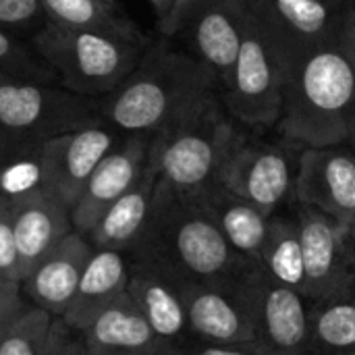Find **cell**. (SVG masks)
<instances>
[{
	"instance_id": "1",
	"label": "cell",
	"mask_w": 355,
	"mask_h": 355,
	"mask_svg": "<svg viewBox=\"0 0 355 355\" xmlns=\"http://www.w3.org/2000/svg\"><path fill=\"white\" fill-rule=\"evenodd\" d=\"M189 283H235L248 262L227 243L198 196H181L156 183L150 223L129 254Z\"/></svg>"
},
{
	"instance_id": "2",
	"label": "cell",
	"mask_w": 355,
	"mask_h": 355,
	"mask_svg": "<svg viewBox=\"0 0 355 355\" xmlns=\"http://www.w3.org/2000/svg\"><path fill=\"white\" fill-rule=\"evenodd\" d=\"M212 71L196 56L148 46L139 64L110 92L102 116L125 135H154L214 89Z\"/></svg>"
},
{
	"instance_id": "3",
	"label": "cell",
	"mask_w": 355,
	"mask_h": 355,
	"mask_svg": "<svg viewBox=\"0 0 355 355\" xmlns=\"http://www.w3.org/2000/svg\"><path fill=\"white\" fill-rule=\"evenodd\" d=\"M355 108V64L339 40L322 44L287 67L281 133L304 148H331L349 139Z\"/></svg>"
},
{
	"instance_id": "4",
	"label": "cell",
	"mask_w": 355,
	"mask_h": 355,
	"mask_svg": "<svg viewBox=\"0 0 355 355\" xmlns=\"http://www.w3.org/2000/svg\"><path fill=\"white\" fill-rule=\"evenodd\" d=\"M237 135L212 92L150 137L148 164L164 187L181 196H200L218 185Z\"/></svg>"
},
{
	"instance_id": "5",
	"label": "cell",
	"mask_w": 355,
	"mask_h": 355,
	"mask_svg": "<svg viewBox=\"0 0 355 355\" xmlns=\"http://www.w3.org/2000/svg\"><path fill=\"white\" fill-rule=\"evenodd\" d=\"M148 40L106 31L67 29L44 23L33 35V50L77 96L110 94L141 60Z\"/></svg>"
},
{
	"instance_id": "6",
	"label": "cell",
	"mask_w": 355,
	"mask_h": 355,
	"mask_svg": "<svg viewBox=\"0 0 355 355\" xmlns=\"http://www.w3.org/2000/svg\"><path fill=\"white\" fill-rule=\"evenodd\" d=\"M96 121L83 96L0 73V150L6 154L35 148Z\"/></svg>"
},
{
	"instance_id": "7",
	"label": "cell",
	"mask_w": 355,
	"mask_h": 355,
	"mask_svg": "<svg viewBox=\"0 0 355 355\" xmlns=\"http://www.w3.org/2000/svg\"><path fill=\"white\" fill-rule=\"evenodd\" d=\"M285 77V58L264 35L250 10L237 60L220 83L227 112L248 127L279 125L283 114Z\"/></svg>"
},
{
	"instance_id": "8",
	"label": "cell",
	"mask_w": 355,
	"mask_h": 355,
	"mask_svg": "<svg viewBox=\"0 0 355 355\" xmlns=\"http://www.w3.org/2000/svg\"><path fill=\"white\" fill-rule=\"evenodd\" d=\"M254 331V345L264 355L308 354L310 302L295 289L275 281L256 260L235 279Z\"/></svg>"
},
{
	"instance_id": "9",
	"label": "cell",
	"mask_w": 355,
	"mask_h": 355,
	"mask_svg": "<svg viewBox=\"0 0 355 355\" xmlns=\"http://www.w3.org/2000/svg\"><path fill=\"white\" fill-rule=\"evenodd\" d=\"M116 144L114 129L98 121L40 144V189L71 212L92 173Z\"/></svg>"
},
{
	"instance_id": "10",
	"label": "cell",
	"mask_w": 355,
	"mask_h": 355,
	"mask_svg": "<svg viewBox=\"0 0 355 355\" xmlns=\"http://www.w3.org/2000/svg\"><path fill=\"white\" fill-rule=\"evenodd\" d=\"M297 229L304 252L306 300H329L355 287V241L349 229L320 210L300 206Z\"/></svg>"
},
{
	"instance_id": "11",
	"label": "cell",
	"mask_w": 355,
	"mask_h": 355,
	"mask_svg": "<svg viewBox=\"0 0 355 355\" xmlns=\"http://www.w3.org/2000/svg\"><path fill=\"white\" fill-rule=\"evenodd\" d=\"M295 168L291 154L277 144L237 135L218 185L248 200L264 214L275 216L281 204L293 193Z\"/></svg>"
},
{
	"instance_id": "12",
	"label": "cell",
	"mask_w": 355,
	"mask_h": 355,
	"mask_svg": "<svg viewBox=\"0 0 355 355\" xmlns=\"http://www.w3.org/2000/svg\"><path fill=\"white\" fill-rule=\"evenodd\" d=\"M248 4L287 67L297 56L339 40L345 8L329 0H248Z\"/></svg>"
},
{
	"instance_id": "13",
	"label": "cell",
	"mask_w": 355,
	"mask_h": 355,
	"mask_svg": "<svg viewBox=\"0 0 355 355\" xmlns=\"http://www.w3.org/2000/svg\"><path fill=\"white\" fill-rule=\"evenodd\" d=\"M293 196L300 206L349 223L355 210V154L331 148H304L297 158Z\"/></svg>"
},
{
	"instance_id": "14",
	"label": "cell",
	"mask_w": 355,
	"mask_h": 355,
	"mask_svg": "<svg viewBox=\"0 0 355 355\" xmlns=\"http://www.w3.org/2000/svg\"><path fill=\"white\" fill-rule=\"evenodd\" d=\"M148 152L150 135H127L100 160L79 202L71 210L77 233L87 235L106 210L141 179L148 166Z\"/></svg>"
},
{
	"instance_id": "15",
	"label": "cell",
	"mask_w": 355,
	"mask_h": 355,
	"mask_svg": "<svg viewBox=\"0 0 355 355\" xmlns=\"http://www.w3.org/2000/svg\"><path fill=\"white\" fill-rule=\"evenodd\" d=\"M189 335L198 343H254L252 320L235 283L179 281Z\"/></svg>"
},
{
	"instance_id": "16",
	"label": "cell",
	"mask_w": 355,
	"mask_h": 355,
	"mask_svg": "<svg viewBox=\"0 0 355 355\" xmlns=\"http://www.w3.org/2000/svg\"><path fill=\"white\" fill-rule=\"evenodd\" d=\"M250 21L248 0H204L181 33H187L196 58L204 62L216 83L233 69Z\"/></svg>"
},
{
	"instance_id": "17",
	"label": "cell",
	"mask_w": 355,
	"mask_h": 355,
	"mask_svg": "<svg viewBox=\"0 0 355 355\" xmlns=\"http://www.w3.org/2000/svg\"><path fill=\"white\" fill-rule=\"evenodd\" d=\"M94 254L89 239L77 231L69 233L23 281L21 291L25 300L60 318L71 306L79 287L81 275Z\"/></svg>"
},
{
	"instance_id": "18",
	"label": "cell",
	"mask_w": 355,
	"mask_h": 355,
	"mask_svg": "<svg viewBox=\"0 0 355 355\" xmlns=\"http://www.w3.org/2000/svg\"><path fill=\"white\" fill-rule=\"evenodd\" d=\"M8 202L19 252V279L23 281L75 229L71 212L40 187Z\"/></svg>"
},
{
	"instance_id": "19",
	"label": "cell",
	"mask_w": 355,
	"mask_h": 355,
	"mask_svg": "<svg viewBox=\"0 0 355 355\" xmlns=\"http://www.w3.org/2000/svg\"><path fill=\"white\" fill-rule=\"evenodd\" d=\"M127 293L152 327L154 335L175 347L185 349L191 343L187 314L179 281L146 262L131 260Z\"/></svg>"
},
{
	"instance_id": "20",
	"label": "cell",
	"mask_w": 355,
	"mask_h": 355,
	"mask_svg": "<svg viewBox=\"0 0 355 355\" xmlns=\"http://www.w3.org/2000/svg\"><path fill=\"white\" fill-rule=\"evenodd\" d=\"M87 355L139 354L162 345L137 304L125 291L104 306L81 331Z\"/></svg>"
},
{
	"instance_id": "21",
	"label": "cell",
	"mask_w": 355,
	"mask_h": 355,
	"mask_svg": "<svg viewBox=\"0 0 355 355\" xmlns=\"http://www.w3.org/2000/svg\"><path fill=\"white\" fill-rule=\"evenodd\" d=\"M156 183V173L148 164L141 179L123 198H119L98 220V225L85 235L89 243L96 250H114L131 254L150 223Z\"/></svg>"
},
{
	"instance_id": "22",
	"label": "cell",
	"mask_w": 355,
	"mask_h": 355,
	"mask_svg": "<svg viewBox=\"0 0 355 355\" xmlns=\"http://www.w3.org/2000/svg\"><path fill=\"white\" fill-rule=\"evenodd\" d=\"M131 272V260L123 252L114 250H96L81 275L79 287L67 312L60 320L73 331L81 333L92 318L108 306L114 297L127 291Z\"/></svg>"
},
{
	"instance_id": "23",
	"label": "cell",
	"mask_w": 355,
	"mask_h": 355,
	"mask_svg": "<svg viewBox=\"0 0 355 355\" xmlns=\"http://www.w3.org/2000/svg\"><path fill=\"white\" fill-rule=\"evenodd\" d=\"M198 198L210 212L214 225L233 248V252L245 260H258L272 216L264 214L248 200L227 191L223 185H214Z\"/></svg>"
},
{
	"instance_id": "24",
	"label": "cell",
	"mask_w": 355,
	"mask_h": 355,
	"mask_svg": "<svg viewBox=\"0 0 355 355\" xmlns=\"http://www.w3.org/2000/svg\"><path fill=\"white\" fill-rule=\"evenodd\" d=\"M308 354L355 355V287L310 304Z\"/></svg>"
},
{
	"instance_id": "25",
	"label": "cell",
	"mask_w": 355,
	"mask_h": 355,
	"mask_svg": "<svg viewBox=\"0 0 355 355\" xmlns=\"http://www.w3.org/2000/svg\"><path fill=\"white\" fill-rule=\"evenodd\" d=\"M46 23L67 29H89L146 40L139 27L127 19L116 4L106 0H42Z\"/></svg>"
},
{
	"instance_id": "26",
	"label": "cell",
	"mask_w": 355,
	"mask_h": 355,
	"mask_svg": "<svg viewBox=\"0 0 355 355\" xmlns=\"http://www.w3.org/2000/svg\"><path fill=\"white\" fill-rule=\"evenodd\" d=\"M275 281L285 287H291L304 295L306 291V272H304V252L295 218L272 216L270 229L256 260ZM306 297V295H304Z\"/></svg>"
},
{
	"instance_id": "27",
	"label": "cell",
	"mask_w": 355,
	"mask_h": 355,
	"mask_svg": "<svg viewBox=\"0 0 355 355\" xmlns=\"http://www.w3.org/2000/svg\"><path fill=\"white\" fill-rule=\"evenodd\" d=\"M54 316L27 306L0 337V355H42Z\"/></svg>"
},
{
	"instance_id": "28",
	"label": "cell",
	"mask_w": 355,
	"mask_h": 355,
	"mask_svg": "<svg viewBox=\"0 0 355 355\" xmlns=\"http://www.w3.org/2000/svg\"><path fill=\"white\" fill-rule=\"evenodd\" d=\"M0 73L50 83L56 79V73L37 56L33 54L25 44L15 40V35L0 27Z\"/></svg>"
},
{
	"instance_id": "29",
	"label": "cell",
	"mask_w": 355,
	"mask_h": 355,
	"mask_svg": "<svg viewBox=\"0 0 355 355\" xmlns=\"http://www.w3.org/2000/svg\"><path fill=\"white\" fill-rule=\"evenodd\" d=\"M40 187V154L37 146L8 154L0 162V193L17 198Z\"/></svg>"
},
{
	"instance_id": "30",
	"label": "cell",
	"mask_w": 355,
	"mask_h": 355,
	"mask_svg": "<svg viewBox=\"0 0 355 355\" xmlns=\"http://www.w3.org/2000/svg\"><path fill=\"white\" fill-rule=\"evenodd\" d=\"M46 23L42 0H0V27L6 31Z\"/></svg>"
},
{
	"instance_id": "31",
	"label": "cell",
	"mask_w": 355,
	"mask_h": 355,
	"mask_svg": "<svg viewBox=\"0 0 355 355\" xmlns=\"http://www.w3.org/2000/svg\"><path fill=\"white\" fill-rule=\"evenodd\" d=\"M0 275L10 277V279L21 283V279H19V252H17L10 202L2 193H0Z\"/></svg>"
},
{
	"instance_id": "32",
	"label": "cell",
	"mask_w": 355,
	"mask_h": 355,
	"mask_svg": "<svg viewBox=\"0 0 355 355\" xmlns=\"http://www.w3.org/2000/svg\"><path fill=\"white\" fill-rule=\"evenodd\" d=\"M42 355H87V349L81 333L67 327L60 318H54Z\"/></svg>"
},
{
	"instance_id": "33",
	"label": "cell",
	"mask_w": 355,
	"mask_h": 355,
	"mask_svg": "<svg viewBox=\"0 0 355 355\" xmlns=\"http://www.w3.org/2000/svg\"><path fill=\"white\" fill-rule=\"evenodd\" d=\"M27 306L29 302L21 291V283L0 275V337Z\"/></svg>"
},
{
	"instance_id": "34",
	"label": "cell",
	"mask_w": 355,
	"mask_h": 355,
	"mask_svg": "<svg viewBox=\"0 0 355 355\" xmlns=\"http://www.w3.org/2000/svg\"><path fill=\"white\" fill-rule=\"evenodd\" d=\"M204 0H173L166 17L158 23V29L162 35L171 37L177 35L185 29V25L189 23V19L193 17V12L200 8Z\"/></svg>"
},
{
	"instance_id": "35",
	"label": "cell",
	"mask_w": 355,
	"mask_h": 355,
	"mask_svg": "<svg viewBox=\"0 0 355 355\" xmlns=\"http://www.w3.org/2000/svg\"><path fill=\"white\" fill-rule=\"evenodd\" d=\"M185 355H264L254 343L239 345H218V343H198L191 341L185 347Z\"/></svg>"
},
{
	"instance_id": "36",
	"label": "cell",
	"mask_w": 355,
	"mask_h": 355,
	"mask_svg": "<svg viewBox=\"0 0 355 355\" xmlns=\"http://www.w3.org/2000/svg\"><path fill=\"white\" fill-rule=\"evenodd\" d=\"M339 44L355 64V0H352L343 10L339 25Z\"/></svg>"
},
{
	"instance_id": "37",
	"label": "cell",
	"mask_w": 355,
	"mask_h": 355,
	"mask_svg": "<svg viewBox=\"0 0 355 355\" xmlns=\"http://www.w3.org/2000/svg\"><path fill=\"white\" fill-rule=\"evenodd\" d=\"M177 352H181V347H175V345H162V347H156V349H150V352H139V354H112V355H175Z\"/></svg>"
},
{
	"instance_id": "38",
	"label": "cell",
	"mask_w": 355,
	"mask_h": 355,
	"mask_svg": "<svg viewBox=\"0 0 355 355\" xmlns=\"http://www.w3.org/2000/svg\"><path fill=\"white\" fill-rule=\"evenodd\" d=\"M352 146L355 148V108L354 112H352V123H349V139H347Z\"/></svg>"
},
{
	"instance_id": "39",
	"label": "cell",
	"mask_w": 355,
	"mask_h": 355,
	"mask_svg": "<svg viewBox=\"0 0 355 355\" xmlns=\"http://www.w3.org/2000/svg\"><path fill=\"white\" fill-rule=\"evenodd\" d=\"M347 229H349V233H352V237H354L355 241V210L354 214H352V218H349V223H347Z\"/></svg>"
},
{
	"instance_id": "40",
	"label": "cell",
	"mask_w": 355,
	"mask_h": 355,
	"mask_svg": "<svg viewBox=\"0 0 355 355\" xmlns=\"http://www.w3.org/2000/svg\"><path fill=\"white\" fill-rule=\"evenodd\" d=\"M329 2H333V4H337V6H341V8H345L352 0H329Z\"/></svg>"
},
{
	"instance_id": "41",
	"label": "cell",
	"mask_w": 355,
	"mask_h": 355,
	"mask_svg": "<svg viewBox=\"0 0 355 355\" xmlns=\"http://www.w3.org/2000/svg\"><path fill=\"white\" fill-rule=\"evenodd\" d=\"M6 156H8V154H6V152H4V150H0V162H2V160H4V158H6Z\"/></svg>"
},
{
	"instance_id": "42",
	"label": "cell",
	"mask_w": 355,
	"mask_h": 355,
	"mask_svg": "<svg viewBox=\"0 0 355 355\" xmlns=\"http://www.w3.org/2000/svg\"><path fill=\"white\" fill-rule=\"evenodd\" d=\"M175 355H185V349H181V352H177Z\"/></svg>"
},
{
	"instance_id": "43",
	"label": "cell",
	"mask_w": 355,
	"mask_h": 355,
	"mask_svg": "<svg viewBox=\"0 0 355 355\" xmlns=\"http://www.w3.org/2000/svg\"><path fill=\"white\" fill-rule=\"evenodd\" d=\"M106 2H112V4H116V0H106Z\"/></svg>"
}]
</instances>
